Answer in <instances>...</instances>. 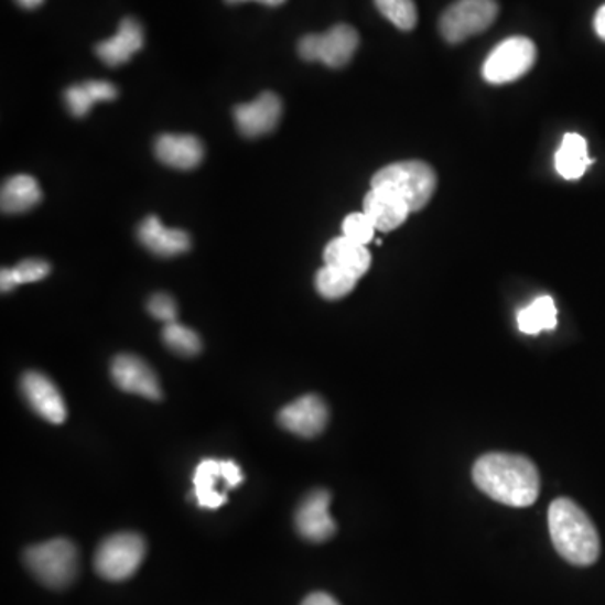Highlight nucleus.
<instances>
[{"label":"nucleus","mask_w":605,"mask_h":605,"mask_svg":"<svg viewBox=\"0 0 605 605\" xmlns=\"http://www.w3.org/2000/svg\"><path fill=\"white\" fill-rule=\"evenodd\" d=\"M473 482L486 496L507 507H530L540 495L537 466L518 454L491 453L479 457L473 467Z\"/></svg>","instance_id":"nucleus-1"},{"label":"nucleus","mask_w":605,"mask_h":605,"mask_svg":"<svg viewBox=\"0 0 605 605\" xmlns=\"http://www.w3.org/2000/svg\"><path fill=\"white\" fill-rule=\"evenodd\" d=\"M550 537L560 557L577 566L597 562L601 538L588 515L569 498H559L550 505Z\"/></svg>","instance_id":"nucleus-2"},{"label":"nucleus","mask_w":605,"mask_h":605,"mask_svg":"<svg viewBox=\"0 0 605 605\" xmlns=\"http://www.w3.org/2000/svg\"><path fill=\"white\" fill-rule=\"evenodd\" d=\"M437 187V175L429 163L421 160L390 163L372 177V188L396 192L408 204L411 213L424 209Z\"/></svg>","instance_id":"nucleus-3"},{"label":"nucleus","mask_w":605,"mask_h":605,"mask_svg":"<svg viewBox=\"0 0 605 605\" xmlns=\"http://www.w3.org/2000/svg\"><path fill=\"white\" fill-rule=\"evenodd\" d=\"M24 562L37 581L51 588H64L78 574V550L66 538H56L25 550Z\"/></svg>","instance_id":"nucleus-4"},{"label":"nucleus","mask_w":605,"mask_h":605,"mask_svg":"<svg viewBox=\"0 0 605 605\" xmlns=\"http://www.w3.org/2000/svg\"><path fill=\"white\" fill-rule=\"evenodd\" d=\"M145 552V540L140 534H111L96 550V572L110 582L127 581L142 565Z\"/></svg>","instance_id":"nucleus-5"},{"label":"nucleus","mask_w":605,"mask_h":605,"mask_svg":"<svg viewBox=\"0 0 605 605\" xmlns=\"http://www.w3.org/2000/svg\"><path fill=\"white\" fill-rule=\"evenodd\" d=\"M241 466L230 460H202L194 471V498L198 507L217 510L227 503V493L241 485Z\"/></svg>","instance_id":"nucleus-6"},{"label":"nucleus","mask_w":605,"mask_h":605,"mask_svg":"<svg viewBox=\"0 0 605 605\" xmlns=\"http://www.w3.org/2000/svg\"><path fill=\"white\" fill-rule=\"evenodd\" d=\"M537 61V46L523 36L501 41L483 64V78L491 85H507L527 75Z\"/></svg>","instance_id":"nucleus-7"},{"label":"nucleus","mask_w":605,"mask_h":605,"mask_svg":"<svg viewBox=\"0 0 605 605\" xmlns=\"http://www.w3.org/2000/svg\"><path fill=\"white\" fill-rule=\"evenodd\" d=\"M360 37L352 25L336 24L323 34H309L298 44V53L305 61H320L328 67H344L357 53Z\"/></svg>","instance_id":"nucleus-8"},{"label":"nucleus","mask_w":605,"mask_h":605,"mask_svg":"<svg viewBox=\"0 0 605 605\" xmlns=\"http://www.w3.org/2000/svg\"><path fill=\"white\" fill-rule=\"evenodd\" d=\"M496 0H456L440 21L441 34L451 44H460L485 32L498 15Z\"/></svg>","instance_id":"nucleus-9"},{"label":"nucleus","mask_w":605,"mask_h":605,"mask_svg":"<svg viewBox=\"0 0 605 605\" xmlns=\"http://www.w3.org/2000/svg\"><path fill=\"white\" fill-rule=\"evenodd\" d=\"M332 496L325 489H315L303 498L294 515L298 533L309 542L322 543L335 534L336 523L329 515Z\"/></svg>","instance_id":"nucleus-10"},{"label":"nucleus","mask_w":605,"mask_h":605,"mask_svg":"<svg viewBox=\"0 0 605 605\" xmlns=\"http://www.w3.org/2000/svg\"><path fill=\"white\" fill-rule=\"evenodd\" d=\"M328 408L322 397L303 396L288 403L278 414L281 428L301 437H315L325 431L328 424Z\"/></svg>","instance_id":"nucleus-11"},{"label":"nucleus","mask_w":605,"mask_h":605,"mask_svg":"<svg viewBox=\"0 0 605 605\" xmlns=\"http://www.w3.org/2000/svg\"><path fill=\"white\" fill-rule=\"evenodd\" d=\"M281 114H283V104L280 96L266 91L251 104L234 108V120L245 137L255 139L273 131L280 123Z\"/></svg>","instance_id":"nucleus-12"},{"label":"nucleus","mask_w":605,"mask_h":605,"mask_svg":"<svg viewBox=\"0 0 605 605\" xmlns=\"http://www.w3.org/2000/svg\"><path fill=\"white\" fill-rule=\"evenodd\" d=\"M111 379L123 392L137 393L150 400L162 399V387H160L156 374L134 355H118L111 364Z\"/></svg>","instance_id":"nucleus-13"},{"label":"nucleus","mask_w":605,"mask_h":605,"mask_svg":"<svg viewBox=\"0 0 605 605\" xmlns=\"http://www.w3.org/2000/svg\"><path fill=\"white\" fill-rule=\"evenodd\" d=\"M21 390L29 406L41 418L51 424H63L66 421V403L50 377L40 372H28L22 377Z\"/></svg>","instance_id":"nucleus-14"},{"label":"nucleus","mask_w":605,"mask_h":605,"mask_svg":"<svg viewBox=\"0 0 605 605\" xmlns=\"http://www.w3.org/2000/svg\"><path fill=\"white\" fill-rule=\"evenodd\" d=\"M364 213L370 217L377 230L390 233L406 223L411 209L396 192L387 188H370L364 198Z\"/></svg>","instance_id":"nucleus-15"},{"label":"nucleus","mask_w":605,"mask_h":605,"mask_svg":"<svg viewBox=\"0 0 605 605\" xmlns=\"http://www.w3.org/2000/svg\"><path fill=\"white\" fill-rule=\"evenodd\" d=\"M143 43H145V36H143L142 24L137 19L125 18L120 22L117 34L96 46V54L108 66H121L128 63L134 53L142 50Z\"/></svg>","instance_id":"nucleus-16"},{"label":"nucleus","mask_w":605,"mask_h":605,"mask_svg":"<svg viewBox=\"0 0 605 605\" xmlns=\"http://www.w3.org/2000/svg\"><path fill=\"white\" fill-rule=\"evenodd\" d=\"M139 239L150 252L163 258L184 255L191 249V236L185 230L169 229L156 216H149L140 224Z\"/></svg>","instance_id":"nucleus-17"},{"label":"nucleus","mask_w":605,"mask_h":605,"mask_svg":"<svg viewBox=\"0 0 605 605\" xmlns=\"http://www.w3.org/2000/svg\"><path fill=\"white\" fill-rule=\"evenodd\" d=\"M155 153L165 165L177 171H191L204 159V145L194 134L166 133L156 139Z\"/></svg>","instance_id":"nucleus-18"},{"label":"nucleus","mask_w":605,"mask_h":605,"mask_svg":"<svg viewBox=\"0 0 605 605\" xmlns=\"http://www.w3.org/2000/svg\"><path fill=\"white\" fill-rule=\"evenodd\" d=\"M323 259L325 264L342 269L357 280H360L372 264V256L368 252L367 246L350 241L345 236L335 238L326 245Z\"/></svg>","instance_id":"nucleus-19"},{"label":"nucleus","mask_w":605,"mask_h":605,"mask_svg":"<svg viewBox=\"0 0 605 605\" xmlns=\"http://www.w3.org/2000/svg\"><path fill=\"white\" fill-rule=\"evenodd\" d=\"M43 198L40 184L31 175L19 174L9 179L0 194L2 213L21 214L40 204Z\"/></svg>","instance_id":"nucleus-20"},{"label":"nucleus","mask_w":605,"mask_h":605,"mask_svg":"<svg viewBox=\"0 0 605 605\" xmlns=\"http://www.w3.org/2000/svg\"><path fill=\"white\" fill-rule=\"evenodd\" d=\"M592 160L588 159L587 140L579 133H566L562 145L557 150L555 169L565 181H577L587 171Z\"/></svg>","instance_id":"nucleus-21"},{"label":"nucleus","mask_w":605,"mask_h":605,"mask_svg":"<svg viewBox=\"0 0 605 605\" xmlns=\"http://www.w3.org/2000/svg\"><path fill=\"white\" fill-rule=\"evenodd\" d=\"M117 86L108 82H86L64 91V104L73 117L83 118L89 114L96 101H110L117 98Z\"/></svg>","instance_id":"nucleus-22"},{"label":"nucleus","mask_w":605,"mask_h":605,"mask_svg":"<svg viewBox=\"0 0 605 605\" xmlns=\"http://www.w3.org/2000/svg\"><path fill=\"white\" fill-rule=\"evenodd\" d=\"M518 329L527 335H538L557 326L555 301L549 294L538 296L517 315Z\"/></svg>","instance_id":"nucleus-23"},{"label":"nucleus","mask_w":605,"mask_h":605,"mask_svg":"<svg viewBox=\"0 0 605 605\" xmlns=\"http://www.w3.org/2000/svg\"><path fill=\"white\" fill-rule=\"evenodd\" d=\"M357 278L350 277L342 269L325 264L316 273L315 287L318 293L326 300H341L347 296L357 287Z\"/></svg>","instance_id":"nucleus-24"},{"label":"nucleus","mask_w":605,"mask_h":605,"mask_svg":"<svg viewBox=\"0 0 605 605\" xmlns=\"http://www.w3.org/2000/svg\"><path fill=\"white\" fill-rule=\"evenodd\" d=\"M163 344L174 350L175 354L184 355V357H194L201 352V336L194 329L174 322L165 325L162 332Z\"/></svg>","instance_id":"nucleus-25"},{"label":"nucleus","mask_w":605,"mask_h":605,"mask_svg":"<svg viewBox=\"0 0 605 605\" xmlns=\"http://www.w3.org/2000/svg\"><path fill=\"white\" fill-rule=\"evenodd\" d=\"M383 18L400 31H412L418 25V8L414 0H374Z\"/></svg>","instance_id":"nucleus-26"},{"label":"nucleus","mask_w":605,"mask_h":605,"mask_svg":"<svg viewBox=\"0 0 605 605\" xmlns=\"http://www.w3.org/2000/svg\"><path fill=\"white\" fill-rule=\"evenodd\" d=\"M342 230H344L345 238L358 242V245L367 246L368 242L372 241L377 229L370 217L361 210V213L348 214L344 224H342Z\"/></svg>","instance_id":"nucleus-27"},{"label":"nucleus","mask_w":605,"mask_h":605,"mask_svg":"<svg viewBox=\"0 0 605 605\" xmlns=\"http://www.w3.org/2000/svg\"><path fill=\"white\" fill-rule=\"evenodd\" d=\"M50 273V262L43 261V259H25V261L19 262L15 268H12V274H14L18 287L24 283H36V281L44 280Z\"/></svg>","instance_id":"nucleus-28"},{"label":"nucleus","mask_w":605,"mask_h":605,"mask_svg":"<svg viewBox=\"0 0 605 605\" xmlns=\"http://www.w3.org/2000/svg\"><path fill=\"white\" fill-rule=\"evenodd\" d=\"M147 310H149L150 315L153 318L160 320V322L174 323L177 320V303H175L174 298L171 294L156 293L150 298L149 303H147Z\"/></svg>","instance_id":"nucleus-29"},{"label":"nucleus","mask_w":605,"mask_h":605,"mask_svg":"<svg viewBox=\"0 0 605 605\" xmlns=\"http://www.w3.org/2000/svg\"><path fill=\"white\" fill-rule=\"evenodd\" d=\"M301 605H341L332 595L325 594V592H315L310 594L309 597L303 601Z\"/></svg>","instance_id":"nucleus-30"},{"label":"nucleus","mask_w":605,"mask_h":605,"mask_svg":"<svg viewBox=\"0 0 605 605\" xmlns=\"http://www.w3.org/2000/svg\"><path fill=\"white\" fill-rule=\"evenodd\" d=\"M15 287H18V283H15L14 274H12V268L2 269L0 271V288H2V291L8 293V291L14 290Z\"/></svg>","instance_id":"nucleus-31"},{"label":"nucleus","mask_w":605,"mask_h":605,"mask_svg":"<svg viewBox=\"0 0 605 605\" xmlns=\"http://www.w3.org/2000/svg\"><path fill=\"white\" fill-rule=\"evenodd\" d=\"M594 29L597 32V36L602 41H605V6L598 9L597 14L594 18Z\"/></svg>","instance_id":"nucleus-32"},{"label":"nucleus","mask_w":605,"mask_h":605,"mask_svg":"<svg viewBox=\"0 0 605 605\" xmlns=\"http://www.w3.org/2000/svg\"><path fill=\"white\" fill-rule=\"evenodd\" d=\"M227 4H241V2H249V0H226ZM261 4L269 6V8H277V6L284 4L287 0H256Z\"/></svg>","instance_id":"nucleus-33"},{"label":"nucleus","mask_w":605,"mask_h":605,"mask_svg":"<svg viewBox=\"0 0 605 605\" xmlns=\"http://www.w3.org/2000/svg\"><path fill=\"white\" fill-rule=\"evenodd\" d=\"M15 2L24 9H36L43 4L44 0H15Z\"/></svg>","instance_id":"nucleus-34"}]
</instances>
